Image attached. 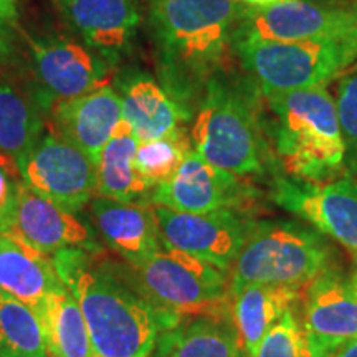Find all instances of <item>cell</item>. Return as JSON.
<instances>
[{"instance_id": "7a4b0ae2", "label": "cell", "mask_w": 357, "mask_h": 357, "mask_svg": "<svg viewBox=\"0 0 357 357\" xmlns=\"http://www.w3.org/2000/svg\"><path fill=\"white\" fill-rule=\"evenodd\" d=\"M263 102L260 88L242 70L213 79L192 119L194 151L212 166L238 177L278 174Z\"/></svg>"}, {"instance_id": "9a60e30c", "label": "cell", "mask_w": 357, "mask_h": 357, "mask_svg": "<svg viewBox=\"0 0 357 357\" xmlns=\"http://www.w3.org/2000/svg\"><path fill=\"white\" fill-rule=\"evenodd\" d=\"M2 234L20 240L43 255H55L60 250L79 247L89 240L88 229L73 213L25 184L17 187L15 204Z\"/></svg>"}, {"instance_id": "9c48e42d", "label": "cell", "mask_w": 357, "mask_h": 357, "mask_svg": "<svg viewBox=\"0 0 357 357\" xmlns=\"http://www.w3.org/2000/svg\"><path fill=\"white\" fill-rule=\"evenodd\" d=\"M357 32V0H283L270 7H243L235 42H298Z\"/></svg>"}, {"instance_id": "484cf974", "label": "cell", "mask_w": 357, "mask_h": 357, "mask_svg": "<svg viewBox=\"0 0 357 357\" xmlns=\"http://www.w3.org/2000/svg\"><path fill=\"white\" fill-rule=\"evenodd\" d=\"M0 357H48L33 310L0 293Z\"/></svg>"}, {"instance_id": "1f68e13d", "label": "cell", "mask_w": 357, "mask_h": 357, "mask_svg": "<svg viewBox=\"0 0 357 357\" xmlns=\"http://www.w3.org/2000/svg\"><path fill=\"white\" fill-rule=\"evenodd\" d=\"M323 357H357V337L344 342V344L334 347Z\"/></svg>"}, {"instance_id": "ba28073f", "label": "cell", "mask_w": 357, "mask_h": 357, "mask_svg": "<svg viewBox=\"0 0 357 357\" xmlns=\"http://www.w3.org/2000/svg\"><path fill=\"white\" fill-rule=\"evenodd\" d=\"M268 197L346 248L357 265V177L306 182L280 172L270 178Z\"/></svg>"}, {"instance_id": "f546056e", "label": "cell", "mask_w": 357, "mask_h": 357, "mask_svg": "<svg viewBox=\"0 0 357 357\" xmlns=\"http://www.w3.org/2000/svg\"><path fill=\"white\" fill-rule=\"evenodd\" d=\"M17 17V0H0V58L10 55Z\"/></svg>"}, {"instance_id": "f1b7e54d", "label": "cell", "mask_w": 357, "mask_h": 357, "mask_svg": "<svg viewBox=\"0 0 357 357\" xmlns=\"http://www.w3.org/2000/svg\"><path fill=\"white\" fill-rule=\"evenodd\" d=\"M253 357H310L305 328L293 307L265 334Z\"/></svg>"}, {"instance_id": "8992f818", "label": "cell", "mask_w": 357, "mask_h": 357, "mask_svg": "<svg viewBox=\"0 0 357 357\" xmlns=\"http://www.w3.org/2000/svg\"><path fill=\"white\" fill-rule=\"evenodd\" d=\"M238 68L261 95L328 86L357 61V32L298 42L242 40L234 43Z\"/></svg>"}, {"instance_id": "5bb4252c", "label": "cell", "mask_w": 357, "mask_h": 357, "mask_svg": "<svg viewBox=\"0 0 357 357\" xmlns=\"http://www.w3.org/2000/svg\"><path fill=\"white\" fill-rule=\"evenodd\" d=\"M32 56L42 108L105 86L113 66L100 53L66 38L37 40Z\"/></svg>"}, {"instance_id": "cb8c5ba5", "label": "cell", "mask_w": 357, "mask_h": 357, "mask_svg": "<svg viewBox=\"0 0 357 357\" xmlns=\"http://www.w3.org/2000/svg\"><path fill=\"white\" fill-rule=\"evenodd\" d=\"M33 312L48 357H95L82 310L68 288L48 294Z\"/></svg>"}, {"instance_id": "83f0119b", "label": "cell", "mask_w": 357, "mask_h": 357, "mask_svg": "<svg viewBox=\"0 0 357 357\" xmlns=\"http://www.w3.org/2000/svg\"><path fill=\"white\" fill-rule=\"evenodd\" d=\"M334 102L344 142L346 174L357 177V71L342 77L337 84Z\"/></svg>"}, {"instance_id": "52a82bcc", "label": "cell", "mask_w": 357, "mask_h": 357, "mask_svg": "<svg viewBox=\"0 0 357 357\" xmlns=\"http://www.w3.org/2000/svg\"><path fill=\"white\" fill-rule=\"evenodd\" d=\"M142 296L176 326L178 316H223L229 305L230 271L178 252L160 248L132 263Z\"/></svg>"}, {"instance_id": "836d02e7", "label": "cell", "mask_w": 357, "mask_h": 357, "mask_svg": "<svg viewBox=\"0 0 357 357\" xmlns=\"http://www.w3.org/2000/svg\"><path fill=\"white\" fill-rule=\"evenodd\" d=\"M354 71H357V61H356L354 65H352V68H351L349 71H347V73H354ZM347 73H346V75H347Z\"/></svg>"}, {"instance_id": "ffe728a7", "label": "cell", "mask_w": 357, "mask_h": 357, "mask_svg": "<svg viewBox=\"0 0 357 357\" xmlns=\"http://www.w3.org/2000/svg\"><path fill=\"white\" fill-rule=\"evenodd\" d=\"M66 288L48 255L0 234V293L37 310L48 294Z\"/></svg>"}, {"instance_id": "7402d4cb", "label": "cell", "mask_w": 357, "mask_h": 357, "mask_svg": "<svg viewBox=\"0 0 357 357\" xmlns=\"http://www.w3.org/2000/svg\"><path fill=\"white\" fill-rule=\"evenodd\" d=\"M155 357H242L234 321L223 316H194L159 333Z\"/></svg>"}, {"instance_id": "4dcf8cb0", "label": "cell", "mask_w": 357, "mask_h": 357, "mask_svg": "<svg viewBox=\"0 0 357 357\" xmlns=\"http://www.w3.org/2000/svg\"><path fill=\"white\" fill-rule=\"evenodd\" d=\"M17 187L19 184L12 181V164L3 167L0 162V234L6 229L12 213L17 199Z\"/></svg>"}, {"instance_id": "d6a6232c", "label": "cell", "mask_w": 357, "mask_h": 357, "mask_svg": "<svg viewBox=\"0 0 357 357\" xmlns=\"http://www.w3.org/2000/svg\"><path fill=\"white\" fill-rule=\"evenodd\" d=\"M245 7H253V8H261V7H270L275 3L283 2V0H236Z\"/></svg>"}, {"instance_id": "5b68a950", "label": "cell", "mask_w": 357, "mask_h": 357, "mask_svg": "<svg viewBox=\"0 0 357 357\" xmlns=\"http://www.w3.org/2000/svg\"><path fill=\"white\" fill-rule=\"evenodd\" d=\"M329 240L298 220L257 222L230 270L229 298L248 284L305 289L331 266Z\"/></svg>"}, {"instance_id": "6da1fadb", "label": "cell", "mask_w": 357, "mask_h": 357, "mask_svg": "<svg viewBox=\"0 0 357 357\" xmlns=\"http://www.w3.org/2000/svg\"><path fill=\"white\" fill-rule=\"evenodd\" d=\"M243 7L236 0H149L158 82L189 121L208 84L236 70L234 40Z\"/></svg>"}, {"instance_id": "277c9868", "label": "cell", "mask_w": 357, "mask_h": 357, "mask_svg": "<svg viewBox=\"0 0 357 357\" xmlns=\"http://www.w3.org/2000/svg\"><path fill=\"white\" fill-rule=\"evenodd\" d=\"M263 98L271 114L266 132L283 174L316 184L344 176L336 102L326 86L266 93Z\"/></svg>"}, {"instance_id": "e0dca14e", "label": "cell", "mask_w": 357, "mask_h": 357, "mask_svg": "<svg viewBox=\"0 0 357 357\" xmlns=\"http://www.w3.org/2000/svg\"><path fill=\"white\" fill-rule=\"evenodd\" d=\"M56 134L70 141L98 164L102 147L123 121V105L109 84L61 101L53 108Z\"/></svg>"}, {"instance_id": "d4e9b609", "label": "cell", "mask_w": 357, "mask_h": 357, "mask_svg": "<svg viewBox=\"0 0 357 357\" xmlns=\"http://www.w3.org/2000/svg\"><path fill=\"white\" fill-rule=\"evenodd\" d=\"M42 136L35 109L15 89L0 83V153L19 164Z\"/></svg>"}, {"instance_id": "4316f807", "label": "cell", "mask_w": 357, "mask_h": 357, "mask_svg": "<svg viewBox=\"0 0 357 357\" xmlns=\"http://www.w3.org/2000/svg\"><path fill=\"white\" fill-rule=\"evenodd\" d=\"M189 151L190 136H187L184 129H178L177 132L159 139L139 142L134 166L151 185L155 187L174 176Z\"/></svg>"}, {"instance_id": "7c38bea8", "label": "cell", "mask_w": 357, "mask_h": 357, "mask_svg": "<svg viewBox=\"0 0 357 357\" xmlns=\"http://www.w3.org/2000/svg\"><path fill=\"white\" fill-rule=\"evenodd\" d=\"M257 200L258 190L245 177L212 166L194 149L185 154L174 176L151 194V204L158 207L190 213L250 212Z\"/></svg>"}, {"instance_id": "3957f363", "label": "cell", "mask_w": 357, "mask_h": 357, "mask_svg": "<svg viewBox=\"0 0 357 357\" xmlns=\"http://www.w3.org/2000/svg\"><path fill=\"white\" fill-rule=\"evenodd\" d=\"M52 261L82 310L95 357H147L159 333L172 328L142 294L105 271L89 270L82 248L60 250Z\"/></svg>"}, {"instance_id": "2e32d148", "label": "cell", "mask_w": 357, "mask_h": 357, "mask_svg": "<svg viewBox=\"0 0 357 357\" xmlns=\"http://www.w3.org/2000/svg\"><path fill=\"white\" fill-rule=\"evenodd\" d=\"M60 3L86 47L111 65L131 47L141 24L137 0H60Z\"/></svg>"}, {"instance_id": "4fadbf2b", "label": "cell", "mask_w": 357, "mask_h": 357, "mask_svg": "<svg viewBox=\"0 0 357 357\" xmlns=\"http://www.w3.org/2000/svg\"><path fill=\"white\" fill-rule=\"evenodd\" d=\"M303 328L310 357H323L357 337V265H331L307 284Z\"/></svg>"}, {"instance_id": "30bf717a", "label": "cell", "mask_w": 357, "mask_h": 357, "mask_svg": "<svg viewBox=\"0 0 357 357\" xmlns=\"http://www.w3.org/2000/svg\"><path fill=\"white\" fill-rule=\"evenodd\" d=\"M154 212L162 248L189 253L227 271L257 223L250 212L242 211L190 213L154 205Z\"/></svg>"}, {"instance_id": "44dd1931", "label": "cell", "mask_w": 357, "mask_h": 357, "mask_svg": "<svg viewBox=\"0 0 357 357\" xmlns=\"http://www.w3.org/2000/svg\"><path fill=\"white\" fill-rule=\"evenodd\" d=\"M137 146L139 141L134 136L131 126L123 119L98 158V197L137 205L151 202L154 185H151L134 166Z\"/></svg>"}, {"instance_id": "8fae6325", "label": "cell", "mask_w": 357, "mask_h": 357, "mask_svg": "<svg viewBox=\"0 0 357 357\" xmlns=\"http://www.w3.org/2000/svg\"><path fill=\"white\" fill-rule=\"evenodd\" d=\"M30 190L68 212L79 211L96 194V164L60 134H42L17 164Z\"/></svg>"}, {"instance_id": "603a6c76", "label": "cell", "mask_w": 357, "mask_h": 357, "mask_svg": "<svg viewBox=\"0 0 357 357\" xmlns=\"http://www.w3.org/2000/svg\"><path fill=\"white\" fill-rule=\"evenodd\" d=\"M301 289L275 284H248L230 300L242 352L253 357L265 334L300 300Z\"/></svg>"}, {"instance_id": "d6986e66", "label": "cell", "mask_w": 357, "mask_h": 357, "mask_svg": "<svg viewBox=\"0 0 357 357\" xmlns=\"http://www.w3.org/2000/svg\"><path fill=\"white\" fill-rule=\"evenodd\" d=\"M93 215L109 247L129 265L162 248L154 208L100 197L93 200Z\"/></svg>"}, {"instance_id": "ac0fdd59", "label": "cell", "mask_w": 357, "mask_h": 357, "mask_svg": "<svg viewBox=\"0 0 357 357\" xmlns=\"http://www.w3.org/2000/svg\"><path fill=\"white\" fill-rule=\"evenodd\" d=\"M123 119L139 142L159 139L182 129L187 116L158 79L141 70H128L118 79Z\"/></svg>"}]
</instances>
